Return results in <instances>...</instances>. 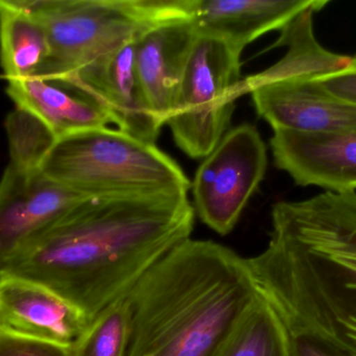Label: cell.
<instances>
[{"mask_svg":"<svg viewBox=\"0 0 356 356\" xmlns=\"http://www.w3.org/2000/svg\"><path fill=\"white\" fill-rule=\"evenodd\" d=\"M45 27L49 54L35 77L66 84L97 59L166 23L191 20L195 0H15Z\"/></svg>","mask_w":356,"mask_h":356,"instance_id":"obj_4","label":"cell"},{"mask_svg":"<svg viewBox=\"0 0 356 356\" xmlns=\"http://www.w3.org/2000/svg\"><path fill=\"white\" fill-rule=\"evenodd\" d=\"M272 153L278 169L298 185L328 192L356 189V132L301 133L273 130Z\"/></svg>","mask_w":356,"mask_h":356,"instance_id":"obj_11","label":"cell"},{"mask_svg":"<svg viewBox=\"0 0 356 356\" xmlns=\"http://www.w3.org/2000/svg\"><path fill=\"white\" fill-rule=\"evenodd\" d=\"M246 261L288 332H311L356 356L355 192L274 205L269 244Z\"/></svg>","mask_w":356,"mask_h":356,"instance_id":"obj_2","label":"cell"},{"mask_svg":"<svg viewBox=\"0 0 356 356\" xmlns=\"http://www.w3.org/2000/svg\"><path fill=\"white\" fill-rule=\"evenodd\" d=\"M241 83V54L220 40L197 35L167 121L191 158L209 156L225 135Z\"/></svg>","mask_w":356,"mask_h":356,"instance_id":"obj_6","label":"cell"},{"mask_svg":"<svg viewBox=\"0 0 356 356\" xmlns=\"http://www.w3.org/2000/svg\"><path fill=\"white\" fill-rule=\"evenodd\" d=\"M259 297L246 259L188 238L127 295V356H217Z\"/></svg>","mask_w":356,"mask_h":356,"instance_id":"obj_3","label":"cell"},{"mask_svg":"<svg viewBox=\"0 0 356 356\" xmlns=\"http://www.w3.org/2000/svg\"><path fill=\"white\" fill-rule=\"evenodd\" d=\"M0 356H72L71 348L19 336L0 328Z\"/></svg>","mask_w":356,"mask_h":356,"instance_id":"obj_20","label":"cell"},{"mask_svg":"<svg viewBox=\"0 0 356 356\" xmlns=\"http://www.w3.org/2000/svg\"><path fill=\"white\" fill-rule=\"evenodd\" d=\"M89 199L10 160L0 180V270L27 242Z\"/></svg>","mask_w":356,"mask_h":356,"instance_id":"obj_8","label":"cell"},{"mask_svg":"<svg viewBox=\"0 0 356 356\" xmlns=\"http://www.w3.org/2000/svg\"><path fill=\"white\" fill-rule=\"evenodd\" d=\"M6 92L17 109L37 119L54 139L115 125L111 113L93 98L56 82L39 77L8 81Z\"/></svg>","mask_w":356,"mask_h":356,"instance_id":"obj_15","label":"cell"},{"mask_svg":"<svg viewBox=\"0 0 356 356\" xmlns=\"http://www.w3.org/2000/svg\"><path fill=\"white\" fill-rule=\"evenodd\" d=\"M291 356H355L311 332H288Z\"/></svg>","mask_w":356,"mask_h":356,"instance_id":"obj_21","label":"cell"},{"mask_svg":"<svg viewBox=\"0 0 356 356\" xmlns=\"http://www.w3.org/2000/svg\"><path fill=\"white\" fill-rule=\"evenodd\" d=\"M267 148L254 125L226 132L197 169L193 182L194 210L221 235L232 232L267 171Z\"/></svg>","mask_w":356,"mask_h":356,"instance_id":"obj_7","label":"cell"},{"mask_svg":"<svg viewBox=\"0 0 356 356\" xmlns=\"http://www.w3.org/2000/svg\"><path fill=\"white\" fill-rule=\"evenodd\" d=\"M188 192L86 199L0 270L54 291L91 323L190 238Z\"/></svg>","mask_w":356,"mask_h":356,"instance_id":"obj_1","label":"cell"},{"mask_svg":"<svg viewBox=\"0 0 356 356\" xmlns=\"http://www.w3.org/2000/svg\"><path fill=\"white\" fill-rule=\"evenodd\" d=\"M197 33L190 20L159 25L135 42V66L146 100L165 125L170 118Z\"/></svg>","mask_w":356,"mask_h":356,"instance_id":"obj_14","label":"cell"},{"mask_svg":"<svg viewBox=\"0 0 356 356\" xmlns=\"http://www.w3.org/2000/svg\"><path fill=\"white\" fill-rule=\"evenodd\" d=\"M89 325L68 301L42 284L0 275V328L52 344L71 347Z\"/></svg>","mask_w":356,"mask_h":356,"instance_id":"obj_12","label":"cell"},{"mask_svg":"<svg viewBox=\"0 0 356 356\" xmlns=\"http://www.w3.org/2000/svg\"><path fill=\"white\" fill-rule=\"evenodd\" d=\"M314 8L295 17L282 29L269 49L286 46V54L273 66L242 79L241 88L291 79H314L347 68L353 56L334 54L320 45L313 29ZM241 90V89H240Z\"/></svg>","mask_w":356,"mask_h":356,"instance_id":"obj_16","label":"cell"},{"mask_svg":"<svg viewBox=\"0 0 356 356\" xmlns=\"http://www.w3.org/2000/svg\"><path fill=\"white\" fill-rule=\"evenodd\" d=\"M131 313L127 296L104 309L71 347L72 356H127Z\"/></svg>","mask_w":356,"mask_h":356,"instance_id":"obj_19","label":"cell"},{"mask_svg":"<svg viewBox=\"0 0 356 356\" xmlns=\"http://www.w3.org/2000/svg\"><path fill=\"white\" fill-rule=\"evenodd\" d=\"M48 54L44 25L15 0H0V61L8 81L35 77Z\"/></svg>","mask_w":356,"mask_h":356,"instance_id":"obj_17","label":"cell"},{"mask_svg":"<svg viewBox=\"0 0 356 356\" xmlns=\"http://www.w3.org/2000/svg\"><path fill=\"white\" fill-rule=\"evenodd\" d=\"M136 40L94 61L68 83L60 85L72 88L104 107L120 131L154 144L164 125L150 109L138 79Z\"/></svg>","mask_w":356,"mask_h":356,"instance_id":"obj_9","label":"cell"},{"mask_svg":"<svg viewBox=\"0 0 356 356\" xmlns=\"http://www.w3.org/2000/svg\"><path fill=\"white\" fill-rule=\"evenodd\" d=\"M328 0H195L191 23L198 36L224 42L236 54L272 31H282L305 10Z\"/></svg>","mask_w":356,"mask_h":356,"instance_id":"obj_13","label":"cell"},{"mask_svg":"<svg viewBox=\"0 0 356 356\" xmlns=\"http://www.w3.org/2000/svg\"><path fill=\"white\" fill-rule=\"evenodd\" d=\"M273 130L301 133L356 132V107L324 91L314 79H291L241 88Z\"/></svg>","mask_w":356,"mask_h":356,"instance_id":"obj_10","label":"cell"},{"mask_svg":"<svg viewBox=\"0 0 356 356\" xmlns=\"http://www.w3.org/2000/svg\"><path fill=\"white\" fill-rule=\"evenodd\" d=\"M217 356H291L286 327L261 295Z\"/></svg>","mask_w":356,"mask_h":356,"instance_id":"obj_18","label":"cell"},{"mask_svg":"<svg viewBox=\"0 0 356 356\" xmlns=\"http://www.w3.org/2000/svg\"><path fill=\"white\" fill-rule=\"evenodd\" d=\"M314 81L330 95L356 107V56L347 68Z\"/></svg>","mask_w":356,"mask_h":356,"instance_id":"obj_22","label":"cell"},{"mask_svg":"<svg viewBox=\"0 0 356 356\" xmlns=\"http://www.w3.org/2000/svg\"><path fill=\"white\" fill-rule=\"evenodd\" d=\"M38 167L88 198L188 192L191 187L179 165L156 144L108 127L54 139Z\"/></svg>","mask_w":356,"mask_h":356,"instance_id":"obj_5","label":"cell"}]
</instances>
